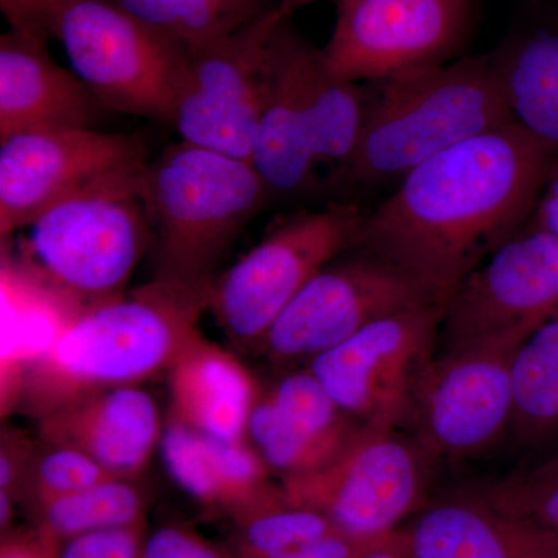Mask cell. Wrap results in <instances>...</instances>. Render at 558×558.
Returning <instances> with one entry per match:
<instances>
[{
    "label": "cell",
    "mask_w": 558,
    "mask_h": 558,
    "mask_svg": "<svg viewBox=\"0 0 558 558\" xmlns=\"http://www.w3.org/2000/svg\"><path fill=\"white\" fill-rule=\"evenodd\" d=\"M557 159L515 123L458 143L366 211L357 247L399 267L446 311L462 281L526 227Z\"/></svg>",
    "instance_id": "obj_1"
},
{
    "label": "cell",
    "mask_w": 558,
    "mask_h": 558,
    "mask_svg": "<svg viewBox=\"0 0 558 558\" xmlns=\"http://www.w3.org/2000/svg\"><path fill=\"white\" fill-rule=\"evenodd\" d=\"M213 279H153L119 299L81 311L21 374L7 395L10 405L38 421L92 392L140 387L167 374L201 332Z\"/></svg>",
    "instance_id": "obj_2"
},
{
    "label": "cell",
    "mask_w": 558,
    "mask_h": 558,
    "mask_svg": "<svg viewBox=\"0 0 558 558\" xmlns=\"http://www.w3.org/2000/svg\"><path fill=\"white\" fill-rule=\"evenodd\" d=\"M332 78L319 49L282 24L274 84L252 161L271 199L296 201L349 182L368 87Z\"/></svg>",
    "instance_id": "obj_3"
},
{
    "label": "cell",
    "mask_w": 558,
    "mask_h": 558,
    "mask_svg": "<svg viewBox=\"0 0 558 558\" xmlns=\"http://www.w3.org/2000/svg\"><path fill=\"white\" fill-rule=\"evenodd\" d=\"M369 86L349 182H400L451 146L512 123L490 57L444 62Z\"/></svg>",
    "instance_id": "obj_4"
},
{
    "label": "cell",
    "mask_w": 558,
    "mask_h": 558,
    "mask_svg": "<svg viewBox=\"0 0 558 558\" xmlns=\"http://www.w3.org/2000/svg\"><path fill=\"white\" fill-rule=\"evenodd\" d=\"M154 279L211 281L241 231L271 199L252 161L179 142L140 171Z\"/></svg>",
    "instance_id": "obj_5"
},
{
    "label": "cell",
    "mask_w": 558,
    "mask_h": 558,
    "mask_svg": "<svg viewBox=\"0 0 558 558\" xmlns=\"http://www.w3.org/2000/svg\"><path fill=\"white\" fill-rule=\"evenodd\" d=\"M146 161L90 183L27 227L21 248L25 277L75 314L124 295L150 248L138 191Z\"/></svg>",
    "instance_id": "obj_6"
},
{
    "label": "cell",
    "mask_w": 558,
    "mask_h": 558,
    "mask_svg": "<svg viewBox=\"0 0 558 558\" xmlns=\"http://www.w3.org/2000/svg\"><path fill=\"white\" fill-rule=\"evenodd\" d=\"M366 211L330 204L275 223L252 250L216 275L208 311L231 347L258 352L278 315L330 260L357 247Z\"/></svg>",
    "instance_id": "obj_7"
},
{
    "label": "cell",
    "mask_w": 558,
    "mask_h": 558,
    "mask_svg": "<svg viewBox=\"0 0 558 558\" xmlns=\"http://www.w3.org/2000/svg\"><path fill=\"white\" fill-rule=\"evenodd\" d=\"M50 38L102 108L171 123L186 50L119 0H62Z\"/></svg>",
    "instance_id": "obj_8"
},
{
    "label": "cell",
    "mask_w": 558,
    "mask_h": 558,
    "mask_svg": "<svg viewBox=\"0 0 558 558\" xmlns=\"http://www.w3.org/2000/svg\"><path fill=\"white\" fill-rule=\"evenodd\" d=\"M286 21L274 7L240 31L186 51L170 123L180 142L252 159Z\"/></svg>",
    "instance_id": "obj_9"
},
{
    "label": "cell",
    "mask_w": 558,
    "mask_h": 558,
    "mask_svg": "<svg viewBox=\"0 0 558 558\" xmlns=\"http://www.w3.org/2000/svg\"><path fill=\"white\" fill-rule=\"evenodd\" d=\"M279 484L290 505L322 513L340 534L376 539L416 508L424 462L395 428L360 424L325 464Z\"/></svg>",
    "instance_id": "obj_10"
},
{
    "label": "cell",
    "mask_w": 558,
    "mask_h": 558,
    "mask_svg": "<svg viewBox=\"0 0 558 558\" xmlns=\"http://www.w3.org/2000/svg\"><path fill=\"white\" fill-rule=\"evenodd\" d=\"M422 304L435 303L409 275L354 247L301 289L267 330L258 352L279 366L310 363L371 323Z\"/></svg>",
    "instance_id": "obj_11"
},
{
    "label": "cell",
    "mask_w": 558,
    "mask_h": 558,
    "mask_svg": "<svg viewBox=\"0 0 558 558\" xmlns=\"http://www.w3.org/2000/svg\"><path fill=\"white\" fill-rule=\"evenodd\" d=\"M558 317V240L526 226L495 248L444 311V352L520 347Z\"/></svg>",
    "instance_id": "obj_12"
},
{
    "label": "cell",
    "mask_w": 558,
    "mask_h": 558,
    "mask_svg": "<svg viewBox=\"0 0 558 558\" xmlns=\"http://www.w3.org/2000/svg\"><path fill=\"white\" fill-rule=\"evenodd\" d=\"M323 65L343 83L373 84L449 62L468 36L472 0H333Z\"/></svg>",
    "instance_id": "obj_13"
},
{
    "label": "cell",
    "mask_w": 558,
    "mask_h": 558,
    "mask_svg": "<svg viewBox=\"0 0 558 558\" xmlns=\"http://www.w3.org/2000/svg\"><path fill=\"white\" fill-rule=\"evenodd\" d=\"M442 317L436 304L388 315L312 359L307 368L349 417L369 427L395 428L411 411Z\"/></svg>",
    "instance_id": "obj_14"
},
{
    "label": "cell",
    "mask_w": 558,
    "mask_h": 558,
    "mask_svg": "<svg viewBox=\"0 0 558 558\" xmlns=\"http://www.w3.org/2000/svg\"><path fill=\"white\" fill-rule=\"evenodd\" d=\"M146 161L138 134L95 130L22 132L0 140V238L112 172Z\"/></svg>",
    "instance_id": "obj_15"
},
{
    "label": "cell",
    "mask_w": 558,
    "mask_h": 558,
    "mask_svg": "<svg viewBox=\"0 0 558 558\" xmlns=\"http://www.w3.org/2000/svg\"><path fill=\"white\" fill-rule=\"evenodd\" d=\"M519 348L483 347L432 359L411 403L425 449L462 458L497 442L512 418V362Z\"/></svg>",
    "instance_id": "obj_16"
},
{
    "label": "cell",
    "mask_w": 558,
    "mask_h": 558,
    "mask_svg": "<svg viewBox=\"0 0 558 558\" xmlns=\"http://www.w3.org/2000/svg\"><path fill=\"white\" fill-rule=\"evenodd\" d=\"M359 425L306 368L260 391L245 439L271 475L284 480L325 464Z\"/></svg>",
    "instance_id": "obj_17"
},
{
    "label": "cell",
    "mask_w": 558,
    "mask_h": 558,
    "mask_svg": "<svg viewBox=\"0 0 558 558\" xmlns=\"http://www.w3.org/2000/svg\"><path fill=\"white\" fill-rule=\"evenodd\" d=\"M38 439L72 447L117 478L135 480L160 446L156 400L142 387L102 389L72 400L36 421Z\"/></svg>",
    "instance_id": "obj_18"
},
{
    "label": "cell",
    "mask_w": 558,
    "mask_h": 558,
    "mask_svg": "<svg viewBox=\"0 0 558 558\" xmlns=\"http://www.w3.org/2000/svg\"><path fill=\"white\" fill-rule=\"evenodd\" d=\"M102 105L51 60L46 43L11 31L0 38V140L22 132L94 130Z\"/></svg>",
    "instance_id": "obj_19"
},
{
    "label": "cell",
    "mask_w": 558,
    "mask_h": 558,
    "mask_svg": "<svg viewBox=\"0 0 558 558\" xmlns=\"http://www.w3.org/2000/svg\"><path fill=\"white\" fill-rule=\"evenodd\" d=\"M161 459L172 480L202 505L223 510L241 523L260 510L286 501L281 484L247 440H223L167 421Z\"/></svg>",
    "instance_id": "obj_20"
},
{
    "label": "cell",
    "mask_w": 558,
    "mask_h": 558,
    "mask_svg": "<svg viewBox=\"0 0 558 558\" xmlns=\"http://www.w3.org/2000/svg\"><path fill=\"white\" fill-rule=\"evenodd\" d=\"M168 421L223 440H247V425L263 388L236 352L199 332L165 374Z\"/></svg>",
    "instance_id": "obj_21"
},
{
    "label": "cell",
    "mask_w": 558,
    "mask_h": 558,
    "mask_svg": "<svg viewBox=\"0 0 558 558\" xmlns=\"http://www.w3.org/2000/svg\"><path fill=\"white\" fill-rule=\"evenodd\" d=\"M407 539L413 558H558V535L478 498L428 509Z\"/></svg>",
    "instance_id": "obj_22"
},
{
    "label": "cell",
    "mask_w": 558,
    "mask_h": 558,
    "mask_svg": "<svg viewBox=\"0 0 558 558\" xmlns=\"http://www.w3.org/2000/svg\"><path fill=\"white\" fill-rule=\"evenodd\" d=\"M512 123L558 150V35L524 36L490 54Z\"/></svg>",
    "instance_id": "obj_23"
},
{
    "label": "cell",
    "mask_w": 558,
    "mask_h": 558,
    "mask_svg": "<svg viewBox=\"0 0 558 558\" xmlns=\"http://www.w3.org/2000/svg\"><path fill=\"white\" fill-rule=\"evenodd\" d=\"M513 409L510 429L523 442L558 436V317L517 349L512 362Z\"/></svg>",
    "instance_id": "obj_24"
},
{
    "label": "cell",
    "mask_w": 558,
    "mask_h": 558,
    "mask_svg": "<svg viewBox=\"0 0 558 558\" xmlns=\"http://www.w3.org/2000/svg\"><path fill=\"white\" fill-rule=\"evenodd\" d=\"M31 510L40 537L58 546L76 535L143 523L145 497L134 480L109 478Z\"/></svg>",
    "instance_id": "obj_25"
},
{
    "label": "cell",
    "mask_w": 558,
    "mask_h": 558,
    "mask_svg": "<svg viewBox=\"0 0 558 558\" xmlns=\"http://www.w3.org/2000/svg\"><path fill=\"white\" fill-rule=\"evenodd\" d=\"M124 9L186 51L252 24L266 0H119Z\"/></svg>",
    "instance_id": "obj_26"
},
{
    "label": "cell",
    "mask_w": 558,
    "mask_h": 558,
    "mask_svg": "<svg viewBox=\"0 0 558 558\" xmlns=\"http://www.w3.org/2000/svg\"><path fill=\"white\" fill-rule=\"evenodd\" d=\"M238 524V558H271L336 531L328 519L286 501Z\"/></svg>",
    "instance_id": "obj_27"
},
{
    "label": "cell",
    "mask_w": 558,
    "mask_h": 558,
    "mask_svg": "<svg viewBox=\"0 0 558 558\" xmlns=\"http://www.w3.org/2000/svg\"><path fill=\"white\" fill-rule=\"evenodd\" d=\"M109 478L117 476L110 475L108 470L83 451L38 439L20 501L33 509L50 499L83 490Z\"/></svg>",
    "instance_id": "obj_28"
},
{
    "label": "cell",
    "mask_w": 558,
    "mask_h": 558,
    "mask_svg": "<svg viewBox=\"0 0 558 558\" xmlns=\"http://www.w3.org/2000/svg\"><path fill=\"white\" fill-rule=\"evenodd\" d=\"M481 501L558 535V458L531 472L492 484Z\"/></svg>",
    "instance_id": "obj_29"
},
{
    "label": "cell",
    "mask_w": 558,
    "mask_h": 558,
    "mask_svg": "<svg viewBox=\"0 0 558 558\" xmlns=\"http://www.w3.org/2000/svg\"><path fill=\"white\" fill-rule=\"evenodd\" d=\"M143 523L76 535L62 542L57 558H142Z\"/></svg>",
    "instance_id": "obj_30"
},
{
    "label": "cell",
    "mask_w": 558,
    "mask_h": 558,
    "mask_svg": "<svg viewBox=\"0 0 558 558\" xmlns=\"http://www.w3.org/2000/svg\"><path fill=\"white\" fill-rule=\"evenodd\" d=\"M38 440H33L20 428L3 427L0 440V494L20 501L22 486Z\"/></svg>",
    "instance_id": "obj_31"
},
{
    "label": "cell",
    "mask_w": 558,
    "mask_h": 558,
    "mask_svg": "<svg viewBox=\"0 0 558 558\" xmlns=\"http://www.w3.org/2000/svg\"><path fill=\"white\" fill-rule=\"evenodd\" d=\"M142 558H226L199 534L183 526H163L146 537Z\"/></svg>",
    "instance_id": "obj_32"
},
{
    "label": "cell",
    "mask_w": 558,
    "mask_h": 558,
    "mask_svg": "<svg viewBox=\"0 0 558 558\" xmlns=\"http://www.w3.org/2000/svg\"><path fill=\"white\" fill-rule=\"evenodd\" d=\"M62 0H0L11 31L27 33L47 43L54 11Z\"/></svg>",
    "instance_id": "obj_33"
},
{
    "label": "cell",
    "mask_w": 558,
    "mask_h": 558,
    "mask_svg": "<svg viewBox=\"0 0 558 558\" xmlns=\"http://www.w3.org/2000/svg\"><path fill=\"white\" fill-rule=\"evenodd\" d=\"M377 539V538H376ZM374 539H357L333 531L271 558H357Z\"/></svg>",
    "instance_id": "obj_34"
},
{
    "label": "cell",
    "mask_w": 558,
    "mask_h": 558,
    "mask_svg": "<svg viewBox=\"0 0 558 558\" xmlns=\"http://www.w3.org/2000/svg\"><path fill=\"white\" fill-rule=\"evenodd\" d=\"M529 226L546 231L558 240V159L543 185Z\"/></svg>",
    "instance_id": "obj_35"
},
{
    "label": "cell",
    "mask_w": 558,
    "mask_h": 558,
    "mask_svg": "<svg viewBox=\"0 0 558 558\" xmlns=\"http://www.w3.org/2000/svg\"><path fill=\"white\" fill-rule=\"evenodd\" d=\"M0 558H57V546L36 535H16L2 543Z\"/></svg>",
    "instance_id": "obj_36"
},
{
    "label": "cell",
    "mask_w": 558,
    "mask_h": 558,
    "mask_svg": "<svg viewBox=\"0 0 558 558\" xmlns=\"http://www.w3.org/2000/svg\"><path fill=\"white\" fill-rule=\"evenodd\" d=\"M357 558H413L411 557L407 534L391 532L384 537L374 539L362 550Z\"/></svg>",
    "instance_id": "obj_37"
},
{
    "label": "cell",
    "mask_w": 558,
    "mask_h": 558,
    "mask_svg": "<svg viewBox=\"0 0 558 558\" xmlns=\"http://www.w3.org/2000/svg\"><path fill=\"white\" fill-rule=\"evenodd\" d=\"M317 2H323V0H278L275 9L278 10V13L281 14L284 20H290L296 11L306 9V7Z\"/></svg>",
    "instance_id": "obj_38"
}]
</instances>
